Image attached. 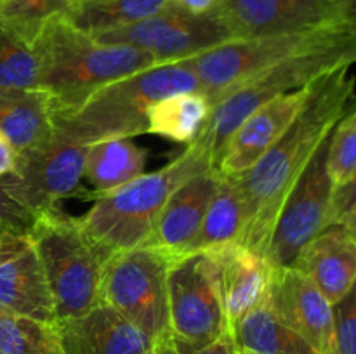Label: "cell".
I'll use <instances>...</instances> for the list:
<instances>
[{
	"instance_id": "obj_8",
	"label": "cell",
	"mask_w": 356,
	"mask_h": 354,
	"mask_svg": "<svg viewBox=\"0 0 356 354\" xmlns=\"http://www.w3.org/2000/svg\"><path fill=\"white\" fill-rule=\"evenodd\" d=\"M169 339L177 354H193L229 335L207 253L172 259L167 274Z\"/></svg>"
},
{
	"instance_id": "obj_12",
	"label": "cell",
	"mask_w": 356,
	"mask_h": 354,
	"mask_svg": "<svg viewBox=\"0 0 356 354\" xmlns=\"http://www.w3.org/2000/svg\"><path fill=\"white\" fill-rule=\"evenodd\" d=\"M214 12L235 38L356 24L350 0H221Z\"/></svg>"
},
{
	"instance_id": "obj_34",
	"label": "cell",
	"mask_w": 356,
	"mask_h": 354,
	"mask_svg": "<svg viewBox=\"0 0 356 354\" xmlns=\"http://www.w3.org/2000/svg\"><path fill=\"white\" fill-rule=\"evenodd\" d=\"M16 158L17 153L14 151L9 141L0 134V179H3V177L13 172L14 167H16Z\"/></svg>"
},
{
	"instance_id": "obj_41",
	"label": "cell",
	"mask_w": 356,
	"mask_h": 354,
	"mask_svg": "<svg viewBox=\"0 0 356 354\" xmlns=\"http://www.w3.org/2000/svg\"><path fill=\"white\" fill-rule=\"evenodd\" d=\"M70 2H75V0H70Z\"/></svg>"
},
{
	"instance_id": "obj_3",
	"label": "cell",
	"mask_w": 356,
	"mask_h": 354,
	"mask_svg": "<svg viewBox=\"0 0 356 354\" xmlns=\"http://www.w3.org/2000/svg\"><path fill=\"white\" fill-rule=\"evenodd\" d=\"M31 47L40 66V90L51 99L52 113L73 110L106 83L160 65L139 49L99 44L65 16L49 21Z\"/></svg>"
},
{
	"instance_id": "obj_16",
	"label": "cell",
	"mask_w": 356,
	"mask_h": 354,
	"mask_svg": "<svg viewBox=\"0 0 356 354\" xmlns=\"http://www.w3.org/2000/svg\"><path fill=\"white\" fill-rule=\"evenodd\" d=\"M63 354H149L160 340L106 302H99L86 314L56 323Z\"/></svg>"
},
{
	"instance_id": "obj_19",
	"label": "cell",
	"mask_w": 356,
	"mask_h": 354,
	"mask_svg": "<svg viewBox=\"0 0 356 354\" xmlns=\"http://www.w3.org/2000/svg\"><path fill=\"white\" fill-rule=\"evenodd\" d=\"M219 183L221 174L216 169H209L184 180L163 205L145 246H152L170 259H177L200 228Z\"/></svg>"
},
{
	"instance_id": "obj_10",
	"label": "cell",
	"mask_w": 356,
	"mask_h": 354,
	"mask_svg": "<svg viewBox=\"0 0 356 354\" xmlns=\"http://www.w3.org/2000/svg\"><path fill=\"white\" fill-rule=\"evenodd\" d=\"M90 37L99 44L129 45L145 51L159 62L195 58L235 38L214 10L207 14H191L174 0H170L165 9L139 23Z\"/></svg>"
},
{
	"instance_id": "obj_18",
	"label": "cell",
	"mask_w": 356,
	"mask_h": 354,
	"mask_svg": "<svg viewBox=\"0 0 356 354\" xmlns=\"http://www.w3.org/2000/svg\"><path fill=\"white\" fill-rule=\"evenodd\" d=\"M0 311L56 323L47 278L28 236H19L0 260Z\"/></svg>"
},
{
	"instance_id": "obj_27",
	"label": "cell",
	"mask_w": 356,
	"mask_h": 354,
	"mask_svg": "<svg viewBox=\"0 0 356 354\" xmlns=\"http://www.w3.org/2000/svg\"><path fill=\"white\" fill-rule=\"evenodd\" d=\"M0 354H63L56 323L0 311Z\"/></svg>"
},
{
	"instance_id": "obj_24",
	"label": "cell",
	"mask_w": 356,
	"mask_h": 354,
	"mask_svg": "<svg viewBox=\"0 0 356 354\" xmlns=\"http://www.w3.org/2000/svg\"><path fill=\"white\" fill-rule=\"evenodd\" d=\"M229 335L240 354H320L308 340L278 321L264 304L238 319Z\"/></svg>"
},
{
	"instance_id": "obj_6",
	"label": "cell",
	"mask_w": 356,
	"mask_h": 354,
	"mask_svg": "<svg viewBox=\"0 0 356 354\" xmlns=\"http://www.w3.org/2000/svg\"><path fill=\"white\" fill-rule=\"evenodd\" d=\"M353 65H356V44L320 49L285 59L219 99L191 142L207 155L212 169H216L225 142L257 108L282 94L302 89L334 69Z\"/></svg>"
},
{
	"instance_id": "obj_25",
	"label": "cell",
	"mask_w": 356,
	"mask_h": 354,
	"mask_svg": "<svg viewBox=\"0 0 356 354\" xmlns=\"http://www.w3.org/2000/svg\"><path fill=\"white\" fill-rule=\"evenodd\" d=\"M170 0H75L63 16L89 35L139 23L169 6Z\"/></svg>"
},
{
	"instance_id": "obj_14",
	"label": "cell",
	"mask_w": 356,
	"mask_h": 354,
	"mask_svg": "<svg viewBox=\"0 0 356 354\" xmlns=\"http://www.w3.org/2000/svg\"><path fill=\"white\" fill-rule=\"evenodd\" d=\"M264 305L320 354H336L332 304L294 266H273Z\"/></svg>"
},
{
	"instance_id": "obj_11",
	"label": "cell",
	"mask_w": 356,
	"mask_h": 354,
	"mask_svg": "<svg viewBox=\"0 0 356 354\" xmlns=\"http://www.w3.org/2000/svg\"><path fill=\"white\" fill-rule=\"evenodd\" d=\"M87 148L59 139L17 153L16 167L0 179V187L30 214L58 207L65 198L79 194L83 180Z\"/></svg>"
},
{
	"instance_id": "obj_5",
	"label": "cell",
	"mask_w": 356,
	"mask_h": 354,
	"mask_svg": "<svg viewBox=\"0 0 356 354\" xmlns=\"http://www.w3.org/2000/svg\"><path fill=\"white\" fill-rule=\"evenodd\" d=\"M28 238L33 243L54 301L56 323L76 318L97 305L106 262L99 255L79 217L59 207L35 215Z\"/></svg>"
},
{
	"instance_id": "obj_20",
	"label": "cell",
	"mask_w": 356,
	"mask_h": 354,
	"mask_svg": "<svg viewBox=\"0 0 356 354\" xmlns=\"http://www.w3.org/2000/svg\"><path fill=\"white\" fill-rule=\"evenodd\" d=\"M292 266L334 305L356 281V238L343 226H327L302 246Z\"/></svg>"
},
{
	"instance_id": "obj_31",
	"label": "cell",
	"mask_w": 356,
	"mask_h": 354,
	"mask_svg": "<svg viewBox=\"0 0 356 354\" xmlns=\"http://www.w3.org/2000/svg\"><path fill=\"white\" fill-rule=\"evenodd\" d=\"M336 354H356V281L332 305Z\"/></svg>"
},
{
	"instance_id": "obj_36",
	"label": "cell",
	"mask_w": 356,
	"mask_h": 354,
	"mask_svg": "<svg viewBox=\"0 0 356 354\" xmlns=\"http://www.w3.org/2000/svg\"><path fill=\"white\" fill-rule=\"evenodd\" d=\"M174 2L191 14H207L214 10L221 0H174Z\"/></svg>"
},
{
	"instance_id": "obj_32",
	"label": "cell",
	"mask_w": 356,
	"mask_h": 354,
	"mask_svg": "<svg viewBox=\"0 0 356 354\" xmlns=\"http://www.w3.org/2000/svg\"><path fill=\"white\" fill-rule=\"evenodd\" d=\"M35 215L13 200L0 187V235L28 236Z\"/></svg>"
},
{
	"instance_id": "obj_37",
	"label": "cell",
	"mask_w": 356,
	"mask_h": 354,
	"mask_svg": "<svg viewBox=\"0 0 356 354\" xmlns=\"http://www.w3.org/2000/svg\"><path fill=\"white\" fill-rule=\"evenodd\" d=\"M17 238H19V236L16 235H0V260H2L3 255L9 252L10 246L16 243Z\"/></svg>"
},
{
	"instance_id": "obj_40",
	"label": "cell",
	"mask_w": 356,
	"mask_h": 354,
	"mask_svg": "<svg viewBox=\"0 0 356 354\" xmlns=\"http://www.w3.org/2000/svg\"><path fill=\"white\" fill-rule=\"evenodd\" d=\"M351 233H353V236H355V238H356V228L353 229V231H351Z\"/></svg>"
},
{
	"instance_id": "obj_35",
	"label": "cell",
	"mask_w": 356,
	"mask_h": 354,
	"mask_svg": "<svg viewBox=\"0 0 356 354\" xmlns=\"http://www.w3.org/2000/svg\"><path fill=\"white\" fill-rule=\"evenodd\" d=\"M193 354H240V351L235 346V342H233L232 335H226L219 339L218 342L211 344V346L204 347V349L197 351Z\"/></svg>"
},
{
	"instance_id": "obj_4",
	"label": "cell",
	"mask_w": 356,
	"mask_h": 354,
	"mask_svg": "<svg viewBox=\"0 0 356 354\" xmlns=\"http://www.w3.org/2000/svg\"><path fill=\"white\" fill-rule=\"evenodd\" d=\"M209 169L212 165L207 155L190 142L162 169L97 196L92 207L79 217L80 228L104 262L118 252L145 246L170 194L184 180Z\"/></svg>"
},
{
	"instance_id": "obj_21",
	"label": "cell",
	"mask_w": 356,
	"mask_h": 354,
	"mask_svg": "<svg viewBox=\"0 0 356 354\" xmlns=\"http://www.w3.org/2000/svg\"><path fill=\"white\" fill-rule=\"evenodd\" d=\"M0 134L16 153L54 139L51 99L44 90L0 89Z\"/></svg>"
},
{
	"instance_id": "obj_28",
	"label": "cell",
	"mask_w": 356,
	"mask_h": 354,
	"mask_svg": "<svg viewBox=\"0 0 356 354\" xmlns=\"http://www.w3.org/2000/svg\"><path fill=\"white\" fill-rule=\"evenodd\" d=\"M70 6V0H0V28L33 45L42 28Z\"/></svg>"
},
{
	"instance_id": "obj_1",
	"label": "cell",
	"mask_w": 356,
	"mask_h": 354,
	"mask_svg": "<svg viewBox=\"0 0 356 354\" xmlns=\"http://www.w3.org/2000/svg\"><path fill=\"white\" fill-rule=\"evenodd\" d=\"M355 87L351 66L315 80L306 104L289 130L249 172L235 177L243 200V229L238 243L268 257L275 226L289 194L316 149L355 101Z\"/></svg>"
},
{
	"instance_id": "obj_15",
	"label": "cell",
	"mask_w": 356,
	"mask_h": 354,
	"mask_svg": "<svg viewBox=\"0 0 356 354\" xmlns=\"http://www.w3.org/2000/svg\"><path fill=\"white\" fill-rule=\"evenodd\" d=\"M309 87L312 83L282 94L250 113L225 142L216 170L225 177L249 172L294 124L308 99Z\"/></svg>"
},
{
	"instance_id": "obj_13",
	"label": "cell",
	"mask_w": 356,
	"mask_h": 354,
	"mask_svg": "<svg viewBox=\"0 0 356 354\" xmlns=\"http://www.w3.org/2000/svg\"><path fill=\"white\" fill-rule=\"evenodd\" d=\"M329 137L299 177L280 212L268 250L271 266H292L302 246L330 224L334 184L327 172Z\"/></svg>"
},
{
	"instance_id": "obj_26",
	"label": "cell",
	"mask_w": 356,
	"mask_h": 354,
	"mask_svg": "<svg viewBox=\"0 0 356 354\" xmlns=\"http://www.w3.org/2000/svg\"><path fill=\"white\" fill-rule=\"evenodd\" d=\"M211 113L202 92H181L156 101L148 113V134L190 144Z\"/></svg>"
},
{
	"instance_id": "obj_22",
	"label": "cell",
	"mask_w": 356,
	"mask_h": 354,
	"mask_svg": "<svg viewBox=\"0 0 356 354\" xmlns=\"http://www.w3.org/2000/svg\"><path fill=\"white\" fill-rule=\"evenodd\" d=\"M146 151L132 139H110L87 146L83 179L97 198L125 186L145 174Z\"/></svg>"
},
{
	"instance_id": "obj_29",
	"label": "cell",
	"mask_w": 356,
	"mask_h": 354,
	"mask_svg": "<svg viewBox=\"0 0 356 354\" xmlns=\"http://www.w3.org/2000/svg\"><path fill=\"white\" fill-rule=\"evenodd\" d=\"M0 89L40 90V66L33 47L0 28Z\"/></svg>"
},
{
	"instance_id": "obj_39",
	"label": "cell",
	"mask_w": 356,
	"mask_h": 354,
	"mask_svg": "<svg viewBox=\"0 0 356 354\" xmlns=\"http://www.w3.org/2000/svg\"><path fill=\"white\" fill-rule=\"evenodd\" d=\"M350 3H351V10H353L355 21H356V0H350Z\"/></svg>"
},
{
	"instance_id": "obj_30",
	"label": "cell",
	"mask_w": 356,
	"mask_h": 354,
	"mask_svg": "<svg viewBox=\"0 0 356 354\" xmlns=\"http://www.w3.org/2000/svg\"><path fill=\"white\" fill-rule=\"evenodd\" d=\"M327 172L334 189L356 174V97L329 135Z\"/></svg>"
},
{
	"instance_id": "obj_33",
	"label": "cell",
	"mask_w": 356,
	"mask_h": 354,
	"mask_svg": "<svg viewBox=\"0 0 356 354\" xmlns=\"http://www.w3.org/2000/svg\"><path fill=\"white\" fill-rule=\"evenodd\" d=\"M332 224L343 226L350 231L356 228V174L348 183L334 189L329 226Z\"/></svg>"
},
{
	"instance_id": "obj_2",
	"label": "cell",
	"mask_w": 356,
	"mask_h": 354,
	"mask_svg": "<svg viewBox=\"0 0 356 354\" xmlns=\"http://www.w3.org/2000/svg\"><path fill=\"white\" fill-rule=\"evenodd\" d=\"M181 92H200L188 59L146 68L106 83L82 104L52 113L54 137L73 146L148 134V113L156 101Z\"/></svg>"
},
{
	"instance_id": "obj_17",
	"label": "cell",
	"mask_w": 356,
	"mask_h": 354,
	"mask_svg": "<svg viewBox=\"0 0 356 354\" xmlns=\"http://www.w3.org/2000/svg\"><path fill=\"white\" fill-rule=\"evenodd\" d=\"M205 253L212 262L216 285L232 328L247 312L264 304L273 266L266 257L242 243H229Z\"/></svg>"
},
{
	"instance_id": "obj_9",
	"label": "cell",
	"mask_w": 356,
	"mask_h": 354,
	"mask_svg": "<svg viewBox=\"0 0 356 354\" xmlns=\"http://www.w3.org/2000/svg\"><path fill=\"white\" fill-rule=\"evenodd\" d=\"M169 255L152 246L115 253L104 266L101 301L153 340L169 339Z\"/></svg>"
},
{
	"instance_id": "obj_7",
	"label": "cell",
	"mask_w": 356,
	"mask_h": 354,
	"mask_svg": "<svg viewBox=\"0 0 356 354\" xmlns=\"http://www.w3.org/2000/svg\"><path fill=\"white\" fill-rule=\"evenodd\" d=\"M350 44H356V24L302 33L233 38L195 58H188V61L200 82V92L212 108L236 87L285 59Z\"/></svg>"
},
{
	"instance_id": "obj_38",
	"label": "cell",
	"mask_w": 356,
	"mask_h": 354,
	"mask_svg": "<svg viewBox=\"0 0 356 354\" xmlns=\"http://www.w3.org/2000/svg\"><path fill=\"white\" fill-rule=\"evenodd\" d=\"M149 354H177V351L174 349L170 339H165V340H160V342L155 346V349H153Z\"/></svg>"
},
{
	"instance_id": "obj_23",
	"label": "cell",
	"mask_w": 356,
	"mask_h": 354,
	"mask_svg": "<svg viewBox=\"0 0 356 354\" xmlns=\"http://www.w3.org/2000/svg\"><path fill=\"white\" fill-rule=\"evenodd\" d=\"M242 229L243 200L238 183L235 177L221 176V183L205 212L200 228L184 246L181 255L205 253L229 243H238Z\"/></svg>"
}]
</instances>
